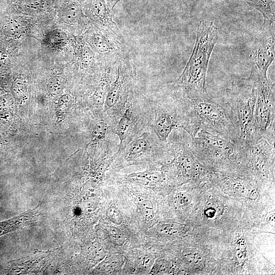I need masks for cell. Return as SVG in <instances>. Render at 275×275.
<instances>
[{
  "label": "cell",
  "instance_id": "6da1fadb",
  "mask_svg": "<svg viewBox=\"0 0 275 275\" xmlns=\"http://www.w3.org/2000/svg\"><path fill=\"white\" fill-rule=\"evenodd\" d=\"M181 91L193 122L198 129L205 130L242 146L236 119L227 102H218L207 92Z\"/></svg>",
  "mask_w": 275,
  "mask_h": 275
},
{
  "label": "cell",
  "instance_id": "7a4b0ae2",
  "mask_svg": "<svg viewBox=\"0 0 275 275\" xmlns=\"http://www.w3.org/2000/svg\"><path fill=\"white\" fill-rule=\"evenodd\" d=\"M218 39V30L213 22L200 21L192 53L179 77L175 84L182 90L207 92L206 74L212 50Z\"/></svg>",
  "mask_w": 275,
  "mask_h": 275
},
{
  "label": "cell",
  "instance_id": "3957f363",
  "mask_svg": "<svg viewBox=\"0 0 275 275\" xmlns=\"http://www.w3.org/2000/svg\"><path fill=\"white\" fill-rule=\"evenodd\" d=\"M226 95L227 102L236 119L242 146L257 141L254 119L256 100L254 67L248 77L234 80L226 89Z\"/></svg>",
  "mask_w": 275,
  "mask_h": 275
},
{
  "label": "cell",
  "instance_id": "277c9868",
  "mask_svg": "<svg viewBox=\"0 0 275 275\" xmlns=\"http://www.w3.org/2000/svg\"><path fill=\"white\" fill-rule=\"evenodd\" d=\"M189 145L197 159L214 167L246 161L242 146L204 129H200L194 138H190Z\"/></svg>",
  "mask_w": 275,
  "mask_h": 275
},
{
  "label": "cell",
  "instance_id": "5b68a950",
  "mask_svg": "<svg viewBox=\"0 0 275 275\" xmlns=\"http://www.w3.org/2000/svg\"><path fill=\"white\" fill-rule=\"evenodd\" d=\"M256 100L255 127L258 140L262 136L274 138V86L267 76L263 75L256 66Z\"/></svg>",
  "mask_w": 275,
  "mask_h": 275
},
{
  "label": "cell",
  "instance_id": "8992f818",
  "mask_svg": "<svg viewBox=\"0 0 275 275\" xmlns=\"http://www.w3.org/2000/svg\"><path fill=\"white\" fill-rule=\"evenodd\" d=\"M246 161H250L263 181L269 180L274 159V138L262 136L243 147Z\"/></svg>",
  "mask_w": 275,
  "mask_h": 275
},
{
  "label": "cell",
  "instance_id": "52a82bcc",
  "mask_svg": "<svg viewBox=\"0 0 275 275\" xmlns=\"http://www.w3.org/2000/svg\"><path fill=\"white\" fill-rule=\"evenodd\" d=\"M189 139L173 141L168 144L169 153L174 157V161L182 177L185 179L197 178L201 173L200 164L193 154Z\"/></svg>",
  "mask_w": 275,
  "mask_h": 275
},
{
  "label": "cell",
  "instance_id": "ba28073f",
  "mask_svg": "<svg viewBox=\"0 0 275 275\" xmlns=\"http://www.w3.org/2000/svg\"><path fill=\"white\" fill-rule=\"evenodd\" d=\"M274 24L262 26L256 38L253 49L256 66L259 72L267 76V72L274 59Z\"/></svg>",
  "mask_w": 275,
  "mask_h": 275
},
{
  "label": "cell",
  "instance_id": "9c48e42d",
  "mask_svg": "<svg viewBox=\"0 0 275 275\" xmlns=\"http://www.w3.org/2000/svg\"><path fill=\"white\" fill-rule=\"evenodd\" d=\"M91 15L101 26L102 31L123 39L117 25L113 21L111 9L106 0H91Z\"/></svg>",
  "mask_w": 275,
  "mask_h": 275
},
{
  "label": "cell",
  "instance_id": "30bf717a",
  "mask_svg": "<svg viewBox=\"0 0 275 275\" xmlns=\"http://www.w3.org/2000/svg\"><path fill=\"white\" fill-rule=\"evenodd\" d=\"M259 11L264 18L262 26L274 24L275 0H238Z\"/></svg>",
  "mask_w": 275,
  "mask_h": 275
},
{
  "label": "cell",
  "instance_id": "8fae6325",
  "mask_svg": "<svg viewBox=\"0 0 275 275\" xmlns=\"http://www.w3.org/2000/svg\"><path fill=\"white\" fill-rule=\"evenodd\" d=\"M133 117L131 106L128 105L120 118L117 126L115 133L120 140V147L126 140L133 127Z\"/></svg>",
  "mask_w": 275,
  "mask_h": 275
},
{
  "label": "cell",
  "instance_id": "7c38bea8",
  "mask_svg": "<svg viewBox=\"0 0 275 275\" xmlns=\"http://www.w3.org/2000/svg\"><path fill=\"white\" fill-rule=\"evenodd\" d=\"M164 172L157 169L147 170L129 174L127 176L130 180L145 184L159 183L164 180Z\"/></svg>",
  "mask_w": 275,
  "mask_h": 275
},
{
  "label": "cell",
  "instance_id": "4fadbf2b",
  "mask_svg": "<svg viewBox=\"0 0 275 275\" xmlns=\"http://www.w3.org/2000/svg\"><path fill=\"white\" fill-rule=\"evenodd\" d=\"M82 16L81 5L77 1H71L63 8L61 12L63 21L66 24L74 25L79 22Z\"/></svg>",
  "mask_w": 275,
  "mask_h": 275
},
{
  "label": "cell",
  "instance_id": "5bb4252c",
  "mask_svg": "<svg viewBox=\"0 0 275 275\" xmlns=\"http://www.w3.org/2000/svg\"><path fill=\"white\" fill-rule=\"evenodd\" d=\"M27 26L19 19H13L6 23L3 27L4 34L10 37H17L25 33Z\"/></svg>",
  "mask_w": 275,
  "mask_h": 275
},
{
  "label": "cell",
  "instance_id": "9a60e30c",
  "mask_svg": "<svg viewBox=\"0 0 275 275\" xmlns=\"http://www.w3.org/2000/svg\"><path fill=\"white\" fill-rule=\"evenodd\" d=\"M66 39V34L60 30H53L46 34L44 43L53 48H60L64 46Z\"/></svg>",
  "mask_w": 275,
  "mask_h": 275
},
{
  "label": "cell",
  "instance_id": "2e32d148",
  "mask_svg": "<svg viewBox=\"0 0 275 275\" xmlns=\"http://www.w3.org/2000/svg\"><path fill=\"white\" fill-rule=\"evenodd\" d=\"M223 203L215 199L209 200L206 203L204 213L208 218L213 219L222 215L224 211Z\"/></svg>",
  "mask_w": 275,
  "mask_h": 275
},
{
  "label": "cell",
  "instance_id": "e0dca14e",
  "mask_svg": "<svg viewBox=\"0 0 275 275\" xmlns=\"http://www.w3.org/2000/svg\"><path fill=\"white\" fill-rule=\"evenodd\" d=\"M78 58L80 64L84 68L93 67L95 63L94 52L85 44H82L79 48Z\"/></svg>",
  "mask_w": 275,
  "mask_h": 275
},
{
  "label": "cell",
  "instance_id": "ac0fdd59",
  "mask_svg": "<svg viewBox=\"0 0 275 275\" xmlns=\"http://www.w3.org/2000/svg\"><path fill=\"white\" fill-rule=\"evenodd\" d=\"M182 256L187 263L196 267H200L204 264L203 256L196 249H185L182 252Z\"/></svg>",
  "mask_w": 275,
  "mask_h": 275
},
{
  "label": "cell",
  "instance_id": "d6986e66",
  "mask_svg": "<svg viewBox=\"0 0 275 275\" xmlns=\"http://www.w3.org/2000/svg\"><path fill=\"white\" fill-rule=\"evenodd\" d=\"M19 6L22 12L27 14L39 13L43 9L41 0H21Z\"/></svg>",
  "mask_w": 275,
  "mask_h": 275
},
{
  "label": "cell",
  "instance_id": "ffe728a7",
  "mask_svg": "<svg viewBox=\"0 0 275 275\" xmlns=\"http://www.w3.org/2000/svg\"><path fill=\"white\" fill-rule=\"evenodd\" d=\"M65 84V79L61 76H55L49 81L47 89L52 95H57L63 90Z\"/></svg>",
  "mask_w": 275,
  "mask_h": 275
},
{
  "label": "cell",
  "instance_id": "44dd1931",
  "mask_svg": "<svg viewBox=\"0 0 275 275\" xmlns=\"http://www.w3.org/2000/svg\"><path fill=\"white\" fill-rule=\"evenodd\" d=\"M109 125L105 121H100L97 123L92 131L93 140L95 141L103 140L109 131Z\"/></svg>",
  "mask_w": 275,
  "mask_h": 275
},
{
  "label": "cell",
  "instance_id": "7402d4cb",
  "mask_svg": "<svg viewBox=\"0 0 275 275\" xmlns=\"http://www.w3.org/2000/svg\"><path fill=\"white\" fill-rule=\"evenodd\" d=\"M183 229V226L180 224L169 223L160 226L158 228V232L163 235L171 236L180 233Z\"/></svg>",
  "mask_w": 275,
  "mask_h": 275
},
{
  "label": "cell",
  "instance_id": "603a6c76",
  "mask_svg": "<svg viewBox=\"0 0 275 275\" xmlns=\"http://www.w3.org/2000/svg\"><path fill=\"white\" fill-rule=\"evenodd\" d=\"M11 91L13 97L17 99H22L25 96L28 88L26 85L23 81L17 79L12 84L11 87Z\"/></svg>",
  "mask_w": 275,
  "mask_h": 275
},
{
  "label": "cell",
  "instance_id": "cb8c5ba5",
  "mask_svg": "<svg viewBox=\"0 0 275 275\" xmlns=\"http://www.w3.org/2000/svg\"><path fill=\"white\" fill-rule=\"evenodd\" d=\"M109 238L111 241L116 245L122 246L125 241V237L122 231L119 229L111 227L108 231Z\"/></svg>",
  "mask_w": 275,
  "mask_h": 275
},
{
  "label": "cell",
  "instance_id": "d4e9b609",
  "mask_svg": "<svg viewBox=\"0 0 275 275\" xmlns=\"http://www.w3.org/2000/svg\"><path fill=\"white\" fill-rule=\"evenodd\" d=\"M121 258L118 255L112 256L102 263L103 269L108 272L113 271L118 268L121 265Z\"/></svg>",
  "mask_w": 275,
  "mask_h": 275
},
{
  "label": "cell",
  "instance_id": "484cf974",
  "mask_svg": "<svg viewBox=\"0 0 275 275\" xmlns=\"http://www.w3.org/2000/svg\"><path fill=\"white\" fill-rule=\"evenodd\" d=\"M73 102L72 97L68 94L62 95L59 99L57 109L60 113L68 112Z\"/></svg>",
  "mask_w": 275,
  "mask_h": 275
},
{
  "label": "cell",
  "instance_id": "4316f807",
  "mask_svg": "<svg viewBox=\"0 0 275 275\" xmlns=\"http://www.w3.org/2000/svg\"><path fill=\"white\" fill-rule=\"evenodd\" d=\"M141 212L143 216L148 220L153 218L154 208L152 202L149 200H144L141 204Z\"/></svg>",
  "mask_w": 275,
  "mask_h": 275
},
{
  "label": "cell",
  "instance_id": "83f0119b",
  "mask_svg": "<svg viewBox=\"0 0 275 275\" xmlns=\"http://www.w3.org/2000/svg\"><path fill=\"white\" fill-rule=\"evenodd\" d=\"M109 220L116 225H120L123 221V217L120 211L114 206L109 207L106 212Z\"/></svg>",
  "mask_w": 275,
  "mask_h": 275
},
{
  "label": "cell",
  "instance_id": "f1b7e54d",
  "mask_svg": "<svg viewBox=\"0 0 275 275\" xmlns=\"http://www.w3.org/2000/svg\"><path fill=\"white\" fill-rule=\"evenodd\" d=\"M192 201L191 195L187 192L181 191L176 194L175 197V203L179 207L188 206Z\"/></svg>",
  "mask_w": 275,
  "mask_h": 275
},
{
  "label": "cell",
  "instance_id": "f546056e",
  "mask_svg": "<svg viewBox=\"0 0 275 275\" xmlns=\"http://www.w3.org/2000/svg\"><path fill=\"white\" fill-rule=\"evenodd\" d=\"M14 97L10 94L0 96V115L6 112L14 103Z\"/></svg>",
  "mask_w": 275,
  "mask_h": 275
},
{
  "label": "cell",
  "instance_id": "4dcf8cb0",
  "mask_svg": "<svg viewBox=\"0 0 275 275\" xmlns=\"http://www.w3.org/2000/svg\"><path fill=\"white\" fill-rule=\"evenodd\" d=\"M169 263L167 260H160L153 265L150 272L154 274L166 273L169 269Z\"/></svg>",
  "mask_w": 275,
  "mask_h": 275
},
{
  "label": "cell",
  "instance_id": "1f68e13d",
  "mask_svg": "<svg viewBox=\"0 0 275 275\" xmlns=\"http://www.w3.org/2000/svg\"><path fill=\"white\" fill-rule=\"evenodd\" d=\"M235 253L237 259L239 262L244 261L246 257V248L245 241L239 239L236 243Z\"/></svg>",
  "mask_w": 275,
  "mask_h": 275
},
{
  "label": "cell",
  "instance_id": "d6a6232c",
  "mask_svg": "<svg viewBox=\"0 0 275 275\" xmlns=\"http://www.w3.org/2000/svg\"><path fill=\"white\" fill-rule=\"evenodd\" d=\"M152 258L150 256L145 257L143 260L142 265L145 268H149L152 264Z\"/></svg>",
  "mask_w": 275,
  "mask_h": 275
},
{
  "label": "cell",
  "instance_id": "836d02e7",
  "mask_svg": "<svg viewBox=\"0 0 275 275\" xmlns=\"http://www.w3.org/2000/svg\"><path fill=\"white\" fill-rule=\"evenodd\" d=\"M121 0H106L111 9L113 10L115 6Z\"/></svg>",
  "mask_w": 275,
  "mask_h": 275
},
{
  "label": "cell",
  "instance_id": "e575fe53",
  "mask_svg": "<svg viewBox=\"0 0 275 275\" xmlns=\"http://www.w3.org/2000/svg\"><path fill=\"white\" fill-rule=\"evenodd\" d=\"M1 67H2V62L1 61H0V69L1 68Z\"/></svg>",
  "mask_w": 275,
  "mask_h": 275
},
{
  "label": "cell",
  "instance_id": "d590c367",
  "mask_svg": "<svg viewBox=\"0 0 275 275\" xmlns=\"http://www.w3.org/2000/svg\"><path fill=\"white\" fill-rule=\"evenodd\" d=\"M1 91H0V96H1Z\"/></svg>",
  "mask_w": 275,
  "mask_h": 275
}]
</instances>
